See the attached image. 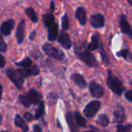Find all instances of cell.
I'll list each match as a JSON object with an SVG mask.
<instances>
[{
    "label": "cell",
    "instance_id": "6da1fadb",
    "mask_svg": "<svg viewBox=\"0 0 132 132\" xmlns=\"http://www.w3.org/2000/svg\"><path fill=\"white\" fill-rule=\"evenodd\" d=\"M75 53L78 58L86 63L89 67H96L98 66V62L94 55L85 46L75 47Z\"/></svg>",
    "mask_w": 132,
    "mask_h": 132
},
{
    "label": "cell",
    "instance_id": "7a4b0ae2",
    "mask_svg": "<svg viewBox=\"0 0 132 132\" xmlns=\"http://www.w3.org/2000/svg\"><path fill=\"white\" fill-rule=\"evenodd\" d=\"M107 85L114 94L118 96H121L125 90V87L122 81L118 77L114 76L111 70H108Z\"/></svg>",
    "mask_w": 132,
    "mask_h": 132
},
{
    "label": "cell",
    "instance_id": "3957f363",
    "mask_svg": "<svg viewBox=\"0 0 132 132\" xmlns=\"http://www.w3.org/2000/svg\"><path fill=\"white\" fill-rule=\"evenodd\" d=\"M43 50L47 56L55 58L56 60H62L65 57V54L62 50H59L56 47L53 46L49 43H45L43 46Z\"/></svg>",
    "mask_w": 132,
    "mask_h": 132
},
{
    "label": "cell",
    "instance_id": "277c9868",
    "mask_svg": "<svg viewBox=\"0 0 132 132\" xmlns=\"http://www.w3.org/2000/svg\"><path fill=\"white\" fill-rule=\"evenodd\" d=\"M6 74L9 78L15 84V85L19 88L21 89L24 83V77L19 71V70H14L12 68H9L6 70Z\"/></svg>",
    "mask_w": 132,
    "mask_h": 132
},
{
    "label": "cell",
    "instance_id": "5b68a950",
    "mask_svg": "<svg viewBox=\"0 0 132 132\" xmlns=\"http://www.w3.org/2000/svg\"><path fill=\"white\" fill-rule=\"evenodd\" d=\"M101 106V104L99 101H92L85 107L83 113L87 118H93L99 111Z\"/></svg>",
    "mask_w": 132,
    "mask_h": 132
},
{
    "label": "cell",
    "instance_id": "8992f818",
    "mask_svg": "<svg viewBox=\"0 0 132 132\" xmlns=\"http://www.w3.org/2000/svg\"><path fill=\"white\" fill-rule=\"evenodd\" d=\"M89 90L92 97L95 98H101L104 94V87L98 83L92 81L89 84Z\"/></svg>",
    "mask_w": 132,
    "mask_h": 132
},
{
    "label": "cell",
    "instance_id": "52a82bcc",
    "mask_svg": "<svg viewBox=\"0 0 132 132\" xmlns=\"http://www.w3.org/2000/svg\"><path fill=\"white\" fill-rule=\"evenodd\" d=\"M119 24H120V29H121V32L128 36L130 38L132 39V29L128 21L127 16L125 14L121 15Z\"/></svg>",
    "mask_w": 132,
    "mask_h": 132
},
{
    "label": "cell",
    "instance_id": "ba28073f",
    "mask_svg": "<svg viewBox=\"0 0 132 132\" xmlns=\"http://www.w3.org/2000/svg\"><path fill=\"white\" fill-rule=\"evenodd\" d=\"M90 24L91 25L92 27L95 29L103 28L105 24L104 16L99 13L91 15L90 17Z\"/></svg>",
    "mask_w": 132,
    "mask_h": 132
},
{
    "label": "cell",
    "instance_id": "9c48e42d",
    "mask_svg": "<svg viewBox=\"0 0 132 132\" xmlns=\"http://www.w3.org/2000/svg\"><path fill=\"white\" fill-rule=\"evenodd\" d=\"M114 120V122L118 124H121L125 121L126 116H125V111L122 106H116L113 113Z\"/></svg>",
    "mask_w": 132,
    "mask_h": 132
},
{
    "label": "cell",
    "instance_id": "30bf717a",
    "mask_svg": "<svg viewBox=\"0 0 132 132\" xmlns=\"http://www.w3.org/2000/svg\"><path fill=\"white\" fill-rule=\"evenodd\" d=\"M15 26V21L12 19L4 22L1 27H0V32L5 36H8L11 34V32L12 29Z\"/></svg>",
    "mask_w": 132,
    "mask_h": 132
},
{
    "label": "cell",
    "instance_id": "8fae6325",
    "mask_svg": "<svg viewBox=\"0 0 132 132\" xmlns=\"http://www.w3.org/2000/svg\"><path fill=\"white\" fill-rule=\"evenodd\" d=\"M58 43L66 50H70L72 46V42L69 35L64 32H62L58 37Z\"/></svg>",
    "mask_w": 132,
    "mask_h": 132
},
{
    "label": "cell",
    "instance_id": "7c38bea8",
    "mask_svg": "<svg viewBox=\"0 0 132 132\" xmlns=\"http://www.w3.org/2000/svg\"><path fill=\"white\" fill-rule=\"evenodd\" d=\"M75 17L78 20L81 26H84L87 23V13L86 10L83 6H79L75 12Z\"/></svg>",
    "mask_w": 132,
    "mask_h": 132
},
{
    "label": "cell",
    "instance_id": "4fadbf2b",
    "mask_svg": "<svg viewBox=\"0 0 132 132\" xmlns=\"http://www.w3.org/2000/svg\"><path fill=\"white\" fill-rule=\"evenodd\" d=\"M25 26H26L25 19H22L19 23L16 31V39L19 44H21L23 42L25 37Z\"/></svg>",
    "mask_w": 132,
    "mask_h": 132
},
{
    "label": "cell",
    "instance_id": "5bb4252c",
    "mask_svg": "<svg viewBox=\"0 0 132 132\" xmlns=\"http://www.w3.org/2000/svg\"><path fill=\"white\" fill-rule=\"evenodd\" d=\"M26 97V99L29 101V104H36L37 103H39V101L41 98L40 94L34 89H31L27 93Z\"/></svg>",
    "mask_w": 132,
    "mask_h": 132
},
{
    "label": "cell",
    "instance_id": "9a60e30c",
    "mask_svg": "<svg viewBox=\"0 0 132 132\" xmlns=\"http://www.w3.org/2000/svg\"><path fill=\"white\" fill-rule=\"evenodd\" d=\"M71 80L73 81V83L78 86L81 89H84L87 87V84L84 79V77L81 75V74H79V73H73L72 76H71Z\"/></svg>",
    "mask_w": 132,
    "mask_h": 132
},
{
    "label": "cell",
    "instance_id": "2e32d148",
    "mask_svg": "<svg viewBox=\"0 0 132 132\" xmlns=\"http://www.w3.org/2000/svg\"><path fill=\"white\" fill-rule=\"evenodd\" d=\"M100 35L98 33H95L91 37L90 43L87 45V49L90 51H94L98 50L100 47Z\"/></svg>",
    "mask_w": 132,
    "mask_h": 132
},
{
    "label": "cell",
    "instance_id": "e0dca14e",
    "mask_svg": "<svg viewBox=\"0 0 132 132\" xmlns=\"http://www.w3.org/2000/svg\"><path fill=\"white\" fill-rule=\"evenodd\" d=\"M59 27L57 23H53L51 26L48 28V39L49 41H54L56 39L58 36Z\"/></svg>",
    "mask_w": 132,
    "mask_h": 132
},
{
    "label": "cell",
    "instance_id": "ac0fdd59",
    "mask_svg": "<svg viewBox=\"0 0 132 132\" xmlns=\"http://www.w3.org/2000/svg\"><path fill=\"white\" fill-rule=\"evenodd\" d=\"M66 120H67V122L70 127V129L71 132H78V128L75 124V121H74V118H73V114L71 112H67V114H66Z\"/></svg>",
    "mask_w": 132,
    "mask_h": 132
},
{
    "label": "cell",
    "instance_id": "d6986e66",
    "mask_svg": "<svg viewBox=\"0 0 132 132\" xmlns=\"http://www.w3.org/2000/svg\"><path fill=\"white\" fill-rule=\"evenodd\" d=\"M15 125L17 127L20 128L23 132H28V131H29V127H28L27 124L25 122L23 118L19 114L16 115L15 118Z\"/></svg>",
    "mask_w": 132,
    "mask_h": 132
},
{
    "label": "cell",
    "instance_id": "ffe728a7",
    "mask_svg": "<svg viewBox=\"0 0 132 132\" xmlns=\"http://www.w3.org/2000/svg\"><path fill=\"white\" fill-rule=\"evenodd\" d=\"M96 122H97V125H99L100 126L104 127V128L108 127V126L109 125V124H110L109 118H108V117L105 114H101L98 116V118H97Z\"/></svg>",
    "mask_w": 132,
    "mask_h": 132
},
{
    "label": "cell",
    "instance_id": "44dd1931",
    "mask_svg": "<svg viewBox=\"0 0 132 132\" xmlns=\"http://www.w3.org/2000/svg\"><path fill=\"white\" fill-rule=\"evenodd\" d=\"M54 15L52 13H46L43 15V20L46 27H50L54 23Z\"/></svg>",
    "mask_w": 132,
    "mask_h": 132
},
{
    "label": "cell",
    "instance_id": "7402d4cb",
    "mask_svg": "<svg viewBox=\"0 0 132 132\" xmlns=\"http://www.w3.org/2000/svg\"><path fill=\"white\" fill-rule=\"evenodd\" d=\"M116 55H117L118 57H122V58H124L125 60H130L132 63V55L128 49H125V50H120V51L117 52Z\"/></svg>",
    "mask_w": 132,
    "mask_h": 132
},
{
    "label": "cell",
    "instance_id": "603a6c76",
    "mask_svg": "<svg viewBox=\"0 0 132 132\" xmlns=\"http://www.w3.org/2000/svg\"><path fill=\"white\" fill-rule=\"evenodd\" d=\"M100 54H101V60H102V62L106 64V65H108L110 63V59L104 50V45L102 43L100 44Z\"/></svg>",
    "mask_w": 132,
    "mask_h": 132
},
{
    "label": "cell",
    "instance_id": "cb8c5ba5",
    "mask_svg": "<svg viewBox=\"0 0 132 132\" xmlns=\"http://www.w3.org/2000/svg\"><path fill=\"white\" fill-rule=\"evenodd\" d=\"M74 118H75V121H76L77 124L80 127H85L87 125V121H86L85 118L80 114V112L76 111L74 113Z\"/></svg>",
    "mask_w": 132,
    "mask_h": 132
},
{
    "label": "cell",
    "instance_id": "d4e9b609",
    "mask_svg": "<svg viewBox=\"0 0 132 132\" xmlns=\"http://www.w3.org/2000/svg\"><path fill=\"white\" fill-rule=\"evenodd\" d=\"M26 13L28 15V17L32 20V22H37L38 21V17L34 11V9L32 7H28L27 9H26Z\"/></svg>",
    "mask_w": 132,
    "mask_h": 132
},
{
    "label": "cell",
    "instance_id": "484cf974",
    "mask_svg": "<svg viewBox=\"0 0 132 132\" xmlns=\"http://www.w3.org/2000/svg\"><path fill=\"white\" fill-rule=\"evenodd\" d=\"M44 108H45V104L43 101H40L39 104V107L37 108V110L36 111V114H35V118L36 119H39L40 118L44 112Z\"/></svg>",
    "mask_w": 132,
    "mask_h": 132
},
{
    "label": "cell",
    "instance_id": "4316f807",
    "mask_svg": "<svg viewBox=\"0 0 132 132\" xmlns=\"http://www.w3.org/2000/svg\"><path fill=\"white\" fill-rule=\"evenodd\" d=\"M132 129V125L131 124H128L126 125H123L121 124H118L117 125V132H128Z\"/></svg>",
    "mask_w": 132,
    "mask_h": 132
},
{
    "label": "cell",
    "instance_id": "83f0119b",
    "mask_svg": "<svg viewBox=\"0 0 132 132\" xmlns=\"http://www.w3.org/2000/svg\"><path fill=\"white\" fill-rule=\"evenodd\" d=\"M16 66H19V67H29L31 65H32V60L29 58V57H26L25 59H23L22 61L19 62V63H15Z\"/></svg>",
    "mask_w": 132,
    "mask_h": 132
},
{
    "label": "cell",
    "instance_id": "f1b7e54d",
    "mask_svg": "<svg viewBox=\"0 0 132 132\" xmlns=\"http://www.w3.org/2000/svg\"><path fill=\"white\" fill-rule=\"evenodd\" d=\"M62 28L64 31L67 30L69 29V26H70V24H69V19H68V16H67V14L65 13L63 15V16L62 17Z\"/></svg>",
    "mask_w": 132,
    "mask_h": 132
},
{
    "label": "cell",
    "instance_id": "f546056e",
    "mask_svg": "<svg viewBox=\"0 0 132 132\" xmlns=\"http://www.w3.org/2000/svg\"><path fill=\"white\" fill-rule=\"evenodd\" d=\"M19 71L21 73L23 77H28L29 76L32 75L31 69H27V68H23V69H19Z\"/></svg>",
    "mask_w": 132,
    "mask_h": 132
},
{
    "label": "cell",
    "instance_id": "4dcf8cb0",
    "mask_svg": "<svg viewBox=\"0 0 132 132\" xmlns=\"http://www.w3.org/2000/svg\"><path fill=\"white\" fill-rule=\"evenodd\" d=\"M7 50V45L5 43L2 35L0 34V52H5Z\"/></svg>",
    "mask_w": 132,
    "mask_h": 132
},
{
    "label": "cell",
    "instance_id": "1f68e13d",
    "mask_svg": "<svg viewBox=\"0 0 132 132\" xmlns=\"http://www.w3.org/2000/svg\"><path fill=\"white\" fill-rule=\"evenodd\" d=\"M19 101H20V102H21L25 107H26V108H28V107L30 105L29 103V101H28L27 99H26V95H20V96H19Z\"/></svg>",
    "mask_w": 132,
    "mask_h": 132
},
{
    "label": "cell",
    "instance_id": "d6a6232c",
    "mask_svg": "<svg viewBox=\"0 0 132 132\" xmlns=\"http://www.w3.org/2000/svg\"><path fill=\"white\" fill-rule=\"evenodd\" d=\"M125 99H126L127 101H128L129 102L132 103V90H127V91L125 92Z\"/></svg>",
    "mask_w": 132,
    "mask_h": 132
},
{
    "label": "cell",
    "instance_id": "836d02e7",
    "mask_svg": "<svg viewBox=\"0 0 132 132\" xmlns=\"http://www.w3.org/2000/svg\"><path fill=\"white\" fill-rule=\"evenodd\" d=\"M31 72H32V75L36 76V75H38L39 73V69L36 65H34L31 68Z\"/></svg>",
    "mask_w": 132,
    "mask_h": 132
},
{
    "label": "cell",
    "instance_id": "e575fe53",
    "mask_svg": "<svg viewBox=\"0 0 132 132\" xmlns=\"http://www.w3.org/2000/svg\"><path fill=\"white\" fill-rule=\"evenodd\" d=\"M24 118H25V119L26 120V121H32L35 118H33L32 117V115L30 114V113H29V112H26L25 114H24Z\"/></svg>",
    "mask_w": 132,
    "mask_h": 132
},
{
    "label": "cell",
    "instance_id": "d590c367",
    "mask_svg": "<svg viewBox=\"0 0 132 132\" xmlns=\"http://www.w3.org/2000/svg\"><path fill=\"white\" fill-rule=\"evenodd\" d=\"M5 65V60L4 56L0 54V68L4 67Z\"/></svg>",
    "mask_w": 132,
    "mask_h": 132
},
{
    "label": "cell",
    "instance_id": "8d00e7d4",
    "mask_svg": "<svg viewBox=\"0 0 132 132\" xmlns=\"http://www.w3.org/2000/svg\"><path fill=\"white\" fill-rule=\"evenodd\" d=\"M32 132H42V129H41V128H40L39 125H34V127H33Z\"/></svg>",
    "mask_w": 132,
    "mask_h": 132
},
{
    "label": "cell",
    "instance_id": "74e56055",
    "mask_svg": "<svg viewBox=\"0 0 132 132\" xmlns=\"http://www.w3.org/2000/svg\"><path fill=\"white\" fill-rule=\"evenodd\" d=\"M50 9H51V12H54L55 10V4L53 1L50 2Z\"/></svg>",
    "mask_w": 132,
    "mask_h": 132
},
{
    "label": "cell",
    "instance_id": "f35d334b",
    "mask_svg": "<svg viewBox=\"0 0 132 132\" xmlns=\"http://www.w3.org/2000/svg\"><path fill=\"white\" fill-rule=\"evenodd\" d=\"M35 35H36V31H33L32 32V33L30 35V37H29V39H31V40H33V39H34V36H35Z\"/></svg>",
    "mask_w": 132,
    "mask_h": 132
},
{
    "label": "cell",
    "instance_id": "ab89813d",
    "mask_svg": "<svg viewBox=\"0 0 132 132\" xmlns=\"http://www.w3.org/2000/svg\"><path fill=\"white\" fill-rule=\"evenodd\" d=\"M2 85L0 84V100H1V98H2Z\"/></svg>",
    "mask_w": 132,
    "mask_h": 132
},
{
    "label": "cell",
    "instance_id": "60d3db41",
    "mask_svg": "<svg viewBox=\"0 0 132 132\" xmlns=\"http://www.w3.org/2000/svg\"><path fill=\"white\" fill-rule=\"evenodd\" d=\"M127 1L128 2V3L132 6V0H127Z\"/></svg>",
    "mask_w": 132,
    "mask_h": 132
},
{
    "label": "cell",
    "instance_id": "b9f144b4",
    "mask_svg": "<svg viewBox=\"0 0 132 132\" xmlns=\"http://www.w3.org/2000/svg\"><path fill=\"white\" fill-rule=\"evenodd\" d=\"M84 132H95V131H85Z\"/></svg>",
    "mask_w": 132,
    "mask_h": 132
},
{
    "label": "cell",
    "instance_id": "7bdbcfd3",
    "mask_svg": "<svg viewBox=\"0 0 132 132\" xmlns=\"http://www.w3.org/2000/svg\"><path fill=\"white\" fill-rule=\"evenodd\" d=\"M1 121H2V117L0 116V124H1Z\"/></svg>",
    "mask_w": 132,
    "mask_h": 132
},
{
    "label": "cell",
    "instance_id": "ee69618b",
    "mask_svg": "<svg viewBox=\"0 0 132 132\" xmlns=\"http://www.w3.org/2000/svg\"><path fill=\"white\" fill-rule=\"evenodd\" d=\"M130 84H131L132 85V80H130Z\"/></svg>",
    "mask_w": 132,
    "mask_h": 132
},
{
    "label": "cell",
    "instance_id": "f6af8a7d",
    "mask_svg": "<svg viewBox=\"0 0 132 132\" xmlns=\"http://www.w3.org/2000/svg\"><path fill=\"white\" fill-rule=\"evenodd\" d=\"M0 132H9V131H0Z\"/></svg>",
    "mask_w": 132,
    "mask_h": 132
}]
</instances>
